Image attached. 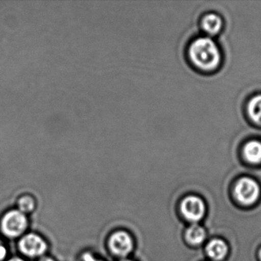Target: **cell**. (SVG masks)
Instances as JSON below:
<instances>
[{"mask_svg":"<svg viewBox=\"0 0 261 261\" xmlns=\"http://www.w3.org/2000/svg\"><path fill=\"white\" fill-rule=\"evenodd\" d=\"M192 62L203 70H212L220 63L221 55L216 43L209 38L195 39L189 48Z\"/></svg>","mask_w":261,"mask_h":261,"instance_id":"cell-1","label":"cell"},{"mask_svg":"<svg viewBox=\"0 0 261 261\" xmlns=\"http://www.w3.org/2000/svg\"><path fill=\"white\" fill-rule=\"evenodd\" d=\"M30 227V219L28 215L19 209L8 211L3 216L0 228L3 234L10 239H19L27 233Z\"/></svg>","mask_w":261,"mask_h":261,"instance_id":"cell-2","label":"cell"},{"mask_svg":"<svg viewBox=\"0 0 261 261\" xmlns=\"http://www.w3.org/2000/svg\"><path fill=\"white\" fill-rule=\"evenodd\" d=\"M18 248L25 257L38 259L47 255L49 246L42 235L36 232H27L19 238Z\"/></svg>","mask_w":261,"mask_h":261,"instance_id":"cell-3","label":"cell"},{"mask_svg":"<svg viewBox=\"0 0 261 261\" xmlns=\"http://www.w3.org/2000/svg\"><path fill=\"white\" fill-rule=\"evenodd\" d=\"M110 253L119 259L129 258L134 252L135 242L127 230H117L112 232L107 241Z\"/></svg>","mask_w":261,"mask_h":261,"instance_id":"cell-4","label":"cell"},{"mask_svg":"<svg viewBox=\"0 0 261 261\" xmlns=\"http://www.w3.org/2000/svg\"><path fill=\"white\" fill-rule=\"evenodd\" d=\"M260 193L259 185L253 178H244L238 180L235 186V195L240 202L250 204L258 199Z\"/></svg>","mask_w":261,"mask_h":261,"instance_id":"cell-5","label":"cell"},{"mask_svg":"<svg viewBox=\"0 0 261 261\" xmlns=\"http://www.w3.org/2000/svg\"><path fill=\"white\" fill-rule=\"evenodd\" d=\"M181 210L186 219L198 222L205 214V204L199 197L190 195L183 200Z\"/></svg>","mask_w":261,"mask_h":261,"instance_id":"cell-6","label":"cell"},{"mask_svg":"<svg viewBox=\"0 0 261 261\" xmlns=\"http://www.w3.org/2000/svg\"><path fill=\"white\" fill-rule=\"evenodd\" d=\"M228 251L227 244L223 240L214 239L207 244L206 252L215 261L221 260L225 257Z\"/></svg>","mask_w":261,"mask_h":261,"instance_id":"cell-7","label":"cell"},{"mask_svg":"<svg viewBox=\"0 0 261 261\" xmlns=\"http://www.w3.org/2000/svg\"><path fill=\"white\" fill-rule=\"evenodd\" d=\"M244 155L246 160L252 164L261 163V143L256 140L248 142L244 146Z\"/></svg>","mask_w":261,"mask_h":261,"instance_id":"cell-8","label":"cell"},{"mask_svg":"<svg viewBox=\"0 0 261 261\" xmlns=\"http://www.w3.org/2000/svg\"><path fill=\"white\" fill-rule=\"evenodd\" d=\"M205 230L199 224H192L186 232L187 241L193 245L201 244L205 239Z\"/></svg>","mask_w":261,"mask_h":261,"instance_id":"cell-9","label":"cell"},{"mask_svg":"<svg viewBox=\"0 0 261 261\" xmlns=\"http://www.w3.org/2000/svg\"><path fill=\"white\" fill-rule=\"evenodd\" d=\"M222 21L219 16L215 14H208L202 21L204 30L209 34L215 35L221 30Z\"/></svg>","mask_w":261,"mask_h":261,"instance_id":"cell-10","label":"cell"},{"mask_svg":"<svg viewBox=\"0 0 261 261\" xmlns=\"http://www.w3.org/2000/svg\"><path fill=\"white\" fill-rule=\"evenodd\" d=\"M248 114L250 118L261 125V95H256L249 102Z\"/></svg>","mask_w":261,"mask_h":261,"instance_id":"cell-11","label":"cell"},{"mask_svg":"<svg viewBox=\"0 0 261 261\" xmlns=\"http://www.w3.org/2000/svg\"><path fill=\"white\" fill-rule=\"evenodd\" d=\"M36 208V201L34 197L30 195H24L18 199L17 209L25 215L33 213Z\"/></svg>","mask_w":261,"mask_h":261,"instance_id":"cell-12","label":"cell"},{"mask_svg":"<svg viewBox=\"0 0 261 261\" xmlns=\"http://www.w3.org/2000/svg\"><path fill=\"white\" fill-rule=\"evenodd\" d=\"M82 261H105V259L97 257L91 252H85L82 257Z\"/></svg>","mask_w":261,"mask_h":261,"instance_id":"cell-13","label":"cell"},{"mask_svg":"<svg viewBox=\"0 0 261 261\" xmlns=\"http://www.w3.org/2000/svg\"><path fill=\"white\" fill-rule=\"evenodd\" d=\"M8 255L7 246L0 240V261H4Z\"/></svg>","mask_w":261,"mask_h":261,"instance_id":"cell-14","label":"cell"},{"mask_svg":"<svg viewBox=\"0 0 261 261\" xmlns=\"http://www.w3.org/2000/svg\"><path fill=\"white\" fill-rule=\"evenodd\" d=\"M37 261H56L53 256H48V255H45V256H42L37 259Z\"/></svg>","mask_w":261,"mask_h":261,"instance_id":"cell-15","label":"cell"},{"mask_svg":"<svg viewBox=\"0 0 261 261\" xmlns=\"http://www.w3.org/2000/svg\"><path fill=\"white\" fill-rule=\"evenodd\" d=\"M7 261H27L25 258L22 257V256H13V257L10 258Z\"/></svg>","mask_w":261,"mask_h":261,"instance_id":"cell-16","label":"cell"},{"mask_svg":"<svg viewBox=\"0 0 261 261\" xmlns=\"http://www.w3.org/2000/svg\"><path fill=\"white\" fill-rule=\"evenodd\" d=\"M118 261H134V259H130V258H125V259H119Z\"/></svg>","mask_w":261,"mask_h":261,"instance_id":"cell-17","label":"cell"},{"mask_svg":"<svg viewBox=\"0 0 261 261\" xmlns=\"http://www.w3.org/2000/svg\"><path fill=\"white\" fill-rule=\"evenodd\" d=\"M259 257H260V259H261V250H260V251H259Z\"/></svg>","mask_w":261,"mask_h":261,"instance_id":"cell-18","label":"cell"}]
</instances>
